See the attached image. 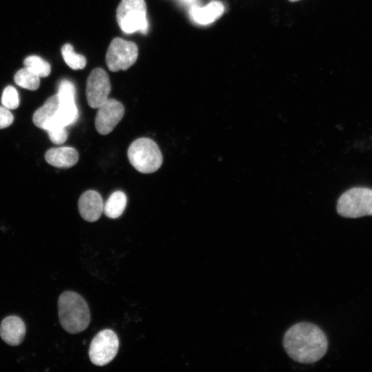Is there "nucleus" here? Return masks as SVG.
<instances>
[{
  "label": "nucleus",
  "instance_id": "9b49d317",
  "mask_svg": "<svg viewBox=\"0 0 372 372\" xmlns=\"http://www.w3.org/2000/svg\"><path fill=\"white\" fill-rule=\"evenodd\" d=\"M78 208L81 216L85 220L92 223L99 219L103 212L104 204L97 192L88 190L80 196Z\"/></svg>",
  "mask_w": 372,
  "mask_h": 372
},
{
  "label": "nucleus",
  "instance_id": "39448f33",
  "mask_svg": "<svg viewBox=\"0 0 372 372\" xmlns=\"http://www.w3.org/2000/svg\"><path fill=\"white\" fill-rule=\"evenodd\" d=\"M145 0H121L116 9V20L120 28L125 33L140 31L146 34L148 22Z\"/></svg>",
  "mask_w": 372,
  "mask_h": 372
},
{
  "label": "nucleus",
  "instance_id": "6ab92c4d",
  "mask_svg": "<svg viewBox=\"0 0 372 372\" xmlns=\"http://www.w3.org/2000/svg\"><path fill=\"white\" fill-rule=\"evenodd\" d=\"M1 103L7 109H16L19 105V94L15 87L7 86L2 94Z\"/></svg>",
  "mask_w": 372,
  "mask_h": 372
},
{
  "label": "nucleus",
  "instance_id": "1a4fd4ad",
  "mask_svg": "<svg viewBox=\"0 0 372 372\" xmlns=\"http://www.w3.org/2000/svg\"><path fill=\"white\" fill-rule=\"evenodd\" d=\"M123 105L114 99H107L99 108L95 117V127L101 135L110 133L124 116Z\"/></svg>",
  "mask_w": 372,
  "mask_h": 372
},
{
  "label": "nucleus",
  "instance_id": "4468645a",
  "mask_svg": "<svg viewBox=\"0 0 372 372\" xmlns=\"http://www.w3.org/2000/svg\"><path fill=\"white\" fill-rule=\"evenodd\" d=\"M224 6L218 1H213L204 7L193 6L189 10L192 19L196 23L207 25L213 23L222 16Z\"/></svg>",
  "mask_w": 372,
  "mask_h": 372
},
{
  "label": "nucleus",
  "instance_id": "dca6fc26",
  "mask_svg": "<svg viewBox=\"0 0 372 372\" xmlns=\"http://www.w3.org/2000/svg\"><path fill=\"white\" fill-rule=\"evenodd\" d=\"M14 80L19 86L30 90H37L40 85V76L26 68L18 70Z\"/></svg>",
  "mask_w": 372,
  "mask_h": 372
},
{
  "label": "nucleus",
  "instance_id": "f03ea898",
  "mask_svg": "<svg viewBox=\"0 0 372 372\" xmlns=\"http://www.w3.org/2000/svg\"><path fill=\"white\" fill-rule=\"evenodd\" d=\"M59 319L61 327L69 333L85 330L90 322V313L84 298L79 293L67 291L58 300Z\"/></svg>",
  "mask_w": 372,
  "mask_h": 372
},
{
  "label": "nucleus",
  "instance_id": "412c9836",
  "mask_svg": "<svg viewBox=\"0 0 372 372\" xmlns=\"http://www.w3.org/2000/svg\"><path fill=\"white\" fill-rule=\"evenodd\" d=\"M14 116L8 109L0 106V129L9 127L13 122Z\"/></svg>",
  "mask_w": 372,
  "mask_h": 372
},
{
  "label": "nucleus",
  "instance_id": "2eb2a0df",
  "mask_svg": "<svg viewBox=\"0 0 372 372\" xmlns=\"http://www.w3.org/2000/svg\"><path fill=\"white\" fill-rule=\"evenodd\" d=\"M127 205L126 195L121 191L112 193L104 205L103 212L108 218H118L124 211Z\"/></svg>",
  "mask_w": 372,
  "mask_h": 372
},
{
  "label": "nucleus",
  "instance_id": "423d86ee",
  "mask_svg": "<svg viewBox=\"0 0 372 372\" xmlns=\"http://www.w3.org/2000/svg\"><path fill=\"white\" fill-rule=\"evenodd\" d=\"M135 43L121 38H114L106 52L105 61L112 72L126 70L136 61L138 54Z\"/></svg>",
  "mask_w": 372,
  "mask_h": 372
},
{
  "label": "nucleus",
  "instance_id": "ddd939ff",
  "mask_svg": "<svg viewBox=\"0 0 372 372\" xmlns=\"http://www.w3.org/2000/svg\"><path fill=\"white\" fill-rule=\"evenodd\" d=\"M47 163L60 168H69L79 160V153L71 147H60L48 149L45 154Z\"/></svg>",
  "mask_w": 372,
  "mask_h": 372
},
{
  "label": "nucleus",
  "instance_id": "0eeeda50",
  "mask_svg": "<svg viewBox=\"0 0 372 372\" xmlns=\"http://www.w3.org/2000/svg\"><path fill=\"white\" fill-rule=\"evenodd\" d=\"M118 347L119 340L115 332L104 329L99 332L90 343V359L96 366L106 365L115 358Z\"/></svg>",
  "mask_w": 372,
  "mask_h": 372
},
{
  "label": "nucleus",
  "instance_id": "f8f14e48",
  "mask_svg": "<svg viewBox=\"0 0 372 372\" xmlns=\"http://www.w3.org/2000/svg\"><path fill=\"white\" fill-rule=\"evenodd\" d=\"M25 325L18 316H10L5 318L0 324V336L10 346L20 344L25 337Z\"/></svg>",
  "mask_w": 372,
  "mask_h": 372
},
{
  "label": "nucleus",
  "instance_id": "a211bd4d",
  "mask_svg": "<svg viewBox=\"0 0 372 372\" xmlns=\"http://www.w3.org/2000/svg\"><path fill=\"white\" fill-rule=\"evenodd\" d=\"M25 68L29 69L40 77L48 76L51 71L50 64L39 56L32 55L23 61Z\"/></svg>",
  "mask_w": 372,
  "mask_h": 372
},
{
  "label": "nucleus",
  "instance_id": "f257e3e1",
  "mask_svg": "<svg viewBox=\"0 0 372 372\" xmlns=\"http://www.w3.org/2000/svg\"><path fill=\"white\" fill-rule=\"evenodd\" d=\"M283 346L286 353L294 361L311 364L325 355L328 340L320 327L304 322L295 324L286 331Z\"/></svg>",
  "mask_w": 372,
  "mask_h": 372
},
{
  "label": "nucleus",
  "instance_id": "aec40b11",
  "mask_svg": "<svg viewBox=\"0 0 372 372\" xmlns=\"http://www.w3.org/2000/svg\"><path fill=\"white\" fill-rule=\"evenodd\" d=\"M50 141L56 145L63 143L68 138L67 130L65 127H56L47 131Z\"/></svg>",
  "mask_w": 372,
  "mask_h": 372
},
{
  "label": "nucleus",
  "instance_id": "7ed1b4c3",
  "mask_svg": "<svg viewBox=\"0 0 372 372\" xmlns=\"http://www.w3.org/2000/svg\"><path fill=\"white\" fill-rule=\"evenodd\" d=\"M127 157L131 165L143 174L155 172L163 163L158 145L148 138H140L133 141L128 148Z\"/></svg>",
  "mask_w": 372,
  "mask_h": 372
},
{
  "label": "nucleus",
  "instance_id": "20e7f679",
  "mask_svg": "<svg viewBox=\"0 0 372 372\" xmlns=\"http://www.w3.org/2000/svg\"><path fill=\"white\" fill-rule=\"evenodd\" d=\"M337 211L351 218L372 216V189L357 187L347 190L338 199Z\"/></svg>",
  "mask_w": 372,
  "mask_h": 372
},
{
  "label": "nucleus",
  "instance_id": "4be33fe9",
  "mask_svg": "<svg viewBox=\"0 0 372 372\" xmlns=\"http://www.w3.org/2000/svg\"><path fill=\"white\" fill-rule=\"evenodd\" d=\"M289 1H290L291 2H295V1H299V0H289Z\"/></svg>",
  "mask_w": 372,
  "mask_h": 372
},
{
  "label": "nucleus",
  "instance_id": "9d476101",
  "mask_svg": "<svg viewBox=\"0 0 372 372\" xmlns=\"http://www.w3.org/2000/svg\"><path fill=\"white\" fill-rule=\"evenodd\" d=\"M32 121L37 127L46 132L54 127H65L61 120L58 94L48 98L44 104L35 111Z\"/></svg>",
  "mask_w": 372,
  "mask_h": 372
},
{
  "label": "nucleus",
  "instance_id": "f3484780",
  "mask_svg": "<svg viewBox=\"0 0 372 372\" xmlns=\"http://www.w3.org/2000/svg\"><path fill=\"white\" fill-rule=\"evenodd\" d=\"M61 54L66 64L73 70L83 69L86 65V59L74 51L72 45L65 43L61 48Z\"/></svg>",
  "mask_w": 372,
  "mask_h": 372
},
{
  "label": "nucleus",
  "instance_id": "6e6552de",
  "mask_svg": "<svg viewBox=\"0 0 372 372\" xmlns=\"http://www.w3.org/2000/svg\"><path fill=\"white\" fill-rule=\"evenodd\" d=\"M111 85L107 72L102 68L94 69L86 83V99L89 106L99 108L107 99Z\"/></svg>",
  "mask_w": 372,
  "mask_h": 372
}]
</instances>
